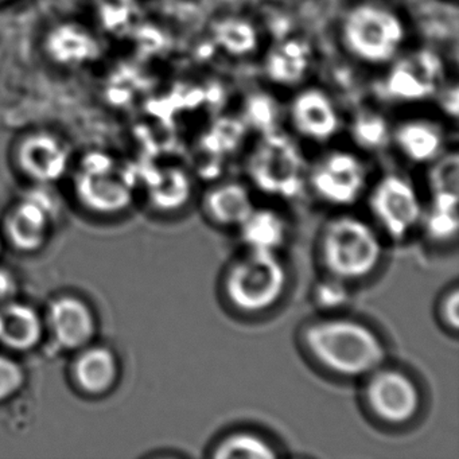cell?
Listing matches in <instances>:
<instances>
[{"label": "cell", "instance_id": "19", "mask_svg": "<svg viewBox=\"0 0 459 459\" xmlns=\"http://www.w3.org/2000/svg\"><path fill=\"white\" fill-rule=\"evenodd\" d=\"M238 230L251 251L278 252L289 236L284 217L270 208H255Z\"/></svg>", "mask_w": 459, "mask_h": 459}, {"label": "cell", "instance_id": "31", "mask_svg": "<svg viewBox=\"0 0 459 459\" xmlns=\"http://www.w3.org/2000/svg\"><path fill=\"white\" fill-rule=\"evenodd\" d=\"M17 292V281L9 271L0 268V303L10 302Z\"/></svg>", "mask_w": 459, "mask_h": 459}, {"label": "cell", "instance_id": "6", "mask_svg": "<svg viewBox=\"0 0 459 459\" xmlns=\"http://www.w3.org/2000/svg\"><path fill=\"white\" fill-rule=\"evenodd\" d=\"M365 378V403L378 420L403 426L418 416L423 397L412 376L381 365Z\"/></svg>", "mask_w": 459, "mask_h": 459}, {"label": "cell", "instance_id": "8", "mask_svg": "<svg viewBox=\"0 0 459 459\" xmlns=\"http://www.w3.org/2000/svg\"><path fill=\"white\" fill-rule=\"evenodd\" d=\"M308 184L324 203L333 206H351L364 193L367 173L356 155L335 152L314 166Z\"/></svg>", "mask_w": 459, "mask_h": 459}, {"label": "cell", "instance_id": "3", "mask_svg": "<svg viewBox=\"0 0 459 459\" xmlns=\"http://www.w3.org/2000/svg\"><path fill=\"white\" fill-rule=\"evenodd\" d=\"M289 287V271L278 252L251 251L228 268L224 294L236 310L259 314L281 302Z\"/></svg>", "mask_w": 459, "mask_h": 459}, {"label": "cell", "instance_id": "29", "mask_svg": "<svg viewBox=\"0 0 459 459\" xmlns=\"http://www.w3.org/2000/svg\"><path fill=\"white\" fill-rule=\"evenodd\" d=\"M25 383L22 367L12 357L0 354V402L14 396Z\"/></svg>", "mask_w": 459, "mask_h": 459}, {"label": "cell", "instance_id": "24", "mask_svg": "<svg viewBox=\"0 0 459 459\" xmlns=\"http://www.w3.org/2000/svg\"><path fill=\"white\" fill-rule=\"evenodd\" d=\"M152 203L160 209L181 208L187 203L190 195V184L187 177L182 171L170 169L158 174L157 179L152 182L150 189Z\"/></svg>", "mask_w": 459, "mask_h": 459}, {"label": "cell", "instance_id": "1", "mask_svg": "<svg viewBox=\"0 0 459 459\" xmlns=\"http://www.w3.org/2000/svg\"><path fill=\"white\" fill-rule=\"evenodd\" d=\"M302 342L314 361L342 377H367L385 364L383 338L365 322L348 316H327L310 322Z\"/></svg>", "mask_w": 459, "mask_h": 459}, {"label": "cell", "instance_id": "5", "mask_svg": "<svg viewBox=\"0 0 459 459\" xmlns=\"http://www.w3.org/2000/svg\"><path fill=\"white\" fill-rule=\"evenodd\" d=\"M346 47L368 63L391 60L404 39V28L399 18L383 7L362 4L346 15L342 28Z\"/></svg>", "mask_w": 459, "mask_h": 459}, {"label": "cell", "instance_id": "7", "mask_svg": "<svg viewBox=\"0 0 459 459\" xmlns=\"http://www.w3.org/2000/svg\"><path fill=\"white\" fill-rule=\"evenodd\" d=\"M369 209L378 227L394 240H403L420 225L424 211L415 187L397 174H388L375 185Z\"/></svg>", "mask_w": 459, "mask_h": 459}, {"label": "cell", "instance_id": "23", "mask_svg": "<svg viewBox=\"0 0 459 459\" xmlns=\"http://www.w3.org/2000/svg\"><path fill=\"white\" fill-rule=\"evenodd\" d=\"M212 456L217 459H271L278 456V453L262 435L236 431L214 446Z\"/></svg>", "mask_w": 459, "mask_h": 459}, {"label": "cell", "instance_id": "27", "mask_svg": "<svg viewBox=\"0 0 459 459\" xmlns=\"http://www.w3.org/2000/svg\"><path fill=\"white\" fill-rule=\"evenodd\" d=\"M459 163L458 155L448 154L435 160L429 171L431 195L435 193H456L458 195Z\"/></svg>", "mask_w": 459, "mask_h": 459}, {"label": "cell", "instance_id": "30", "mask_svg": "<svg viewBox=\"0 0 459 459\" xmlns=\"http://www.w3.org/2000/svg\"><path fill=\"white\" fill-rule=\"evenodd\" d=\"M439 316L446 327L451 332H456L459 326V292L456 287L443 295L439 305Z\"/></svg>", "mask_w": 459, "mask_h": 459}, {"label": "cell", "instance_id": "13", "mask_svg": "<svg viewBox=\"0 0 459 459\" xmlns=\"http://www.w3.org/2000/svg\"><path fill=\"white\" fill-rule=\"evenodd\" d=\"M52 334L65 349L85 348L96 333L92 308L77 297H61L53 300L48 313Z\"/></svg>", "mask_w": 459, "mask_h": 459}, {"label": "cell", "instance_id": "4", "mask_svg": "<svg viewBox=\"0 0 459 459\" xmlns=\"http://www.w3.org/2000/svg\"><path fill=\"white\" fill-rule=\"evenodd\" d=\"M248 174L257 189L275 197H295L305 184L302 155L283 134L263 136L249 157Z\"/></svg>", "mask_w": 459, "mask_h": 459}, {"label": "cell", "instance_id": "15", "mask_svg": "<svg viewBox=\"0 0 459 459\" xmlns=\"http://www.w3.org/2000/svg\"><path fill=\"white\" fill-rule=\"evenodd\" d=\"M45 48L55 63L66 66L91 63L100 55L98 39L76 23H61L52 29Z\"/></svg>", "mask_w": 459, "mask_h": 459}, {"label": "cell", "instance_id": "17", "mask_svg": "<svg viewBox=\"0 0 459 459\" xmlns=\"http://www.w3.org/2000/svg\"><path fill=\"white\" fill-rule=\"evenodd\" d=\"M44 332L41 316L30 306L4 303L0 307V343L14 351H28L39 342Z\"/></svg>", "mask_w": 459, "mask_h": 459}, {"label": "cell", "instance_id": "12", "mask_svg": "<svg viewBox=\"0 0 459 459\" xmlns=\"http://www.w3.org/2000/svg\"><path fill=\"white\" fill-rule=\"evenodd\" d=\"M53 203L45 195L33 193L18 204L6 222L7 235L22 251H36L49 236Z\"/></svg>", "mask_w": 459, "mask_h": 459}, {"label": "cell", "instance_id": "26", "mask_svg": "<svg viewBox=\"0 0 459 459\" xmlns=\"http://www.w3.org/2000/svg\"><path fill=\"white\" fill-rule=\"evenodd\" d=\"M354 141L365 150L383 149L388 144L391 134L383 117L376 114H361L351 127Z\"/></svg>", "mask_w": 459, "mask_h": 459}, {"label": "cell", "instance_id": "14", "mask_svg": "<svg viewBox=\"0 0 459 459\" xmlns=\"http://www.w3.org/2000/svg\"><path fill=\"white\" fill-rule=\"evenodd\" d=\"M291 120L300 135L316 142L333 138L340 127L334 106L318 90L303 91L294 99Z\"/></svg>", "mask_w": 459, "mask_h": 459}, {"label": "cell", "instance_id": "11", "mask_svg": "<svg viewBox=\"0 0 459 459\" xmlns=\"http://www.w3.org/2000/svg\"><path fill=\"white\" fill-rule=\"evenodd\" d=\"M17 160L30 178L48 184L57 181L65 174L69 152L65 144L52 134L36 133L21 142Z\"/></svg>", "mask_w": 459, "mask_h": 459}, {"label": "cell", "instance_id": "18", "mask_svg": "<svg viewBox=\"0 0 459 459\" xmlns=\"http://www.w3.org/2000/svg\"><path fill=\"white\" fill-rule=\"evenodd\" d=\"M204 208L214 224L240 227L255 209L251 193L238 182H224L212 187L204 198Z\"/></svg>", "mask_w": 459, "mask_h": 459}, {"label": "cell", "instance_id": "33", "mask_svg": "<svg viewBox=\"0 0 459 459\" xmlns=\"http://www.w3.org/2000/svg\"><path fill=\"white\" fill-rule=\"evenodd\" d=\"M0 252H2V243H0Z\"/></svg>", "mask_w": 459, "mask_h": 459}, {"label": "cell", "instance_id": "20", "mask_svg": "<svg viewBox=\"0 0 459 459\" xmlns=\"http://www.w3.org/2000/svg\"><path fill=\"white\" fill-rule=\"evenodd\" d=\"M394 143L407 160L416 163L432 162L442 155L443 133L426 120L403 123L394 134Z\"/></svg>", "mask_w": 459, "mask_h": 459}, {"label": "cell", "instance_id": "16", "mask_svg": "<svg viewBox=\"0 0 459 459\" xmlns=\"http://www.w3.org/2000/svg\"><path fill=\"white\" fill-rule=\"evenodd\" d=\"M74 376L77 385L85 394L92 396L107 394L114 388L119 377L117 356L101 346L85 349L74 361Z\"/></svg>", "mask_w": 459, "mask_h": 459}, {"label": "cell", "instance_id": "25", "mask_svg": "<svg viewBox=\"0 0 459 459\" xmlns=\"http://www.w3.org/2000/svg\"><path fill=\"white\" fill-rule=\"evenodd\" d=\"M216 39L222 49L232 55H246L256 45V34L251 25L240 20H227L216 28Z\"/></svg>", "mask_w": 459, "mask_h": 459}, {"label": "cell", "instance_id": "32", "mask_svg": "<svg viewBox=\"0 0 459 459\" xmlns=\"http://www.w3.org/2000/svg\"><path fill=\"white\" fill-rule=\"evenodd\" d=\"M440 103H442V107L446 109V112H448V115L455 117L456 115H458V88L454 87L453 90L447 91V92L442 96Z\"/></svg>", "mask_w": 459, "mask_h": 459}, {"label": "cell", "instance_id": "9", "mask_svg": "<svg viewBox=\"0 0 459 459\" xmlns=\"http://www.w3.org/2000/svg\"><path fill=\"white\" fill-rule=\"evenodd\" d=\"M443 65L429 50L411 53L394 64L384 82V92L396 101L424 100L439 90Z\"/></svg>", "mask_w": 459, "mask_h": 459}, {"label": "cell", "instance_id": "2", "mask_svg": "<svg viewBox=\"0 0 459 459\" xmlns=\"http://www.w3.org/2000/svg\"><path fill=\"white\" fill-rule=\"evenodd\" d=\"M319 257L327 275L351 283L377 270L383 260V243L372 225L342 214L327 221L322 230Z\"/></svg>", "mask_w": 459, "mask_h": 459}, {"label": "cell", "instance_id": "28", "mask_svg": "<svg viewBox=\"0 0 459 459\" xmlns=\"http://www.w3.org/2000/svg\"><path fill=\"white\" fill-rule=\"evenodd\" d=\"M348 283L327 275L314 290V299L321 308H338L348 300Z\"/></svg>", "mask_w": 459, "mask_h": 459}, {"label": "cell", "instance_id": "10", "mask_svg": "<svg viewBox=\"0 0 459 459\" xmlns=\"http://www.w3.org/2000/svg\"><path fill=\"white\" fill-rule=\"evenodd\" d=\"M79 192L90 208L103 213L120 211L130 203V190L114 174V165L104 155H91L85 160L84 171L79 179Z\"/></svg>", "mask_w": 459, "mask_h": 459}, {"label": "cell", "instance_id": "21", "mask_svg": "<svg viewBox=\"0 0 459 459\" xmlns=\"http://www.w3.org/2000/svg\"><path fill=\"white\" fill-rule=\"evenodd\" d=\"M308 69V48L298 39L276 45L265 61V71L273 82L294 85Z\"/></svg>", "mask_w": 459, "mask_h": 459}, {"label": "cell", "instance_id": "22", "mask_svg": "<svg viewBox=\"0 0 459 459\" xmlns=\"http://www.w3.org/2000/svg\"><path fill=\"white\" fill-rule=\"evenodd\" d=\"M420 224L427 238L435 243H447L458 233V195L435 193L429 208L423 211Z\"/></svg>", "mask_w": 459, "mask_h": 459}]
</instances>
